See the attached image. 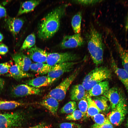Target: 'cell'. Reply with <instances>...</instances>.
Masks as SVG:
<instances>
[{"mask_svg":"<svg viewBox=\"0 0 128 128\" xmlns=\"http://www.w3.org/2000/svg\"><path fill=\"white\" fill-rule=\"evenodd\" d=\"M76 108V103L74 101H70L65 104L61 108L60 112L62 113H71Z\"/></svg>","mask_w":128,"mask_h":128,"instance_id":"obj_29","label":"cell"},{"mask_svg":"<svg viewBox=\"0 0 128 128\" xmlns=\"http://www.w3.org/2000/svg\"><path fill=\"white\" fill-rule=\"evenodd\" d=\"M82 13L79 12L73 17L71 22L73 30L75 34L80 33L82 19Z\"/></svg>","mask_w":128,"mask_h":128,"instance_id":"obj_27","label":"cell"},{"mask_svg":"<svg viewBox=\"0 0 128 128\" xmlns=\"http://www.w3.org/2000/svg\"><path fill=\"white\" fill-rule=\"evenodd\" d=\"M103 95L109 101L112 110L115 108L122 100L125 98L123 90L116 87L110 88Z\"/></svg>","mask_w":128,"mask_h":128,"instance_id":"obj_10","label":"cell"},{"mask_svg":"<svg viewBox=\"0 0 128 128\" xmlns=\"http://www.w3.org/2000/svg\"><path fill=\"white\" fill-rule=\"evenodd\" d=\"M80 100L78 104L79 110L82 112L85 118L87 117V112L88 103L87 99V96Z\"/></svg>","mask_w":128,"mask_h":128,"instance_id":"obj_30","label":"cell"},{"mask_svg":"<svg viewBox=\"0 0 128 128\" xmlns=\"http://www.w3.org/2000/svg\"><path fill=\"white\" fill-rule=\"evenodd\" d=\"M41 2L40 0H31L23 2L20 6L17 15L19 16L32 11Z\"/></svg>","mask_w":128,"mask_h":128,"instance_id":"obj_22","label":"cell"},{"mask_svg":"<svg viewBox=\"0 0 128 128\" xmlns=\"http://www.w3.org/2000/svg\"><path fill=\"white\" fill-rule=\"evenodd\" d=\"M96 105L101 111L107 112L110 107L108 103V99L104 96H95L93 99Z\"/></svg>","mask_w":128,"mask_h":128,"instance_id":"obj_24","label":"cell"},{"mask_svg":"<svg viewBox=\"0 0 128 128\" xmlns=\"http://www.w3.org/2000/svg\"><path fill=\"white\" fill-rule=\"evenodd\" d=\"M5 84V82L4 79L0 77V91L3 88Z\"/></svg>","mask_w":128,"mask_h":128,"instance_id":"obj_41","label":"cell"},{"mask_svg":"<svg viewBox=\"0 0 128 128\" xmlns=\"http://www.w3.org/2000/svg\"><path fill=\"white\" fill-rule=\"evenodd\" d=\"M36 42V37L34 33L28 36L23 42L20 49L21 50L29 49L34 45Z\"/></svg>","mask_w":128,"mask_h":128,"instance_id":"obj_28","label":"cell"},{"mask_svg":"<svg viewBox=\"0 0 128 128\" xmlns=\"http://www.w3.org/2000/svg\"><path fill=\"white\" fill-rule=\"evenodd\" d=\"M6 16L7 13L5 8L0 4V18L5 17Z\"/></svg>","mask_w":128,"mask_h":128,"instance_id":"obj_39","label":"cell"},{"mask_svg":"<svg viewBox=\"0 0 128 128\" xmlns=\"http://www.w3.org/2000/svg\"><path fill=\"white\" fill-rule=\"evenodd\" d=\"M102 1V0H77L73 1L76 4L85 6L93 5Z\"/></svg>","mask_w":128,"mask_h":128,"instance_id":"obj_34","label":"cell"},{"mask_svg":"<svg viewBox=\"0 0 128 128\" xmlns=\"http://www.w3.org/2000/svg\"><path fill=\"white\" fill-rule=\"evenodd\" d=\"M116 49L120 58L124 69L128 73V52L120 44L115 36L113 35Z\"/></svg>","mask_w":128,"mask_h":128,"instance_id":"obj_18","label":"cell"},{"mask_svg":"<svg viewBox=\"0 0 128 128\" xmlns=\"http://www.w3.org/2000/svg\"><path fill=\"white\" fill-rule=\"evenodd\" d=\"M9 73L7 76L13 78L16 80L32 77L33 75L22 70L18 66L14 64L11 67Z\"/></svg>","mask_w":128,"mask_h":128,"instance_id":"obj_20","label":"cell"},{"mask_svg":"<svg viewBox=\"0 0 128 128\" xmlns=\"http://www.w3.org/2000/svg\"><path fill=\"white\" fill-rule=\"evenodd\" d=\"M87 99L88 103L87 117H91L101 112L91 97L87 95Z\"/></svg>","mask_w":128,"mask_h":128,"instance_id":"obj_25","label":"cell"},{"mask_svg":"<svg viewBox=\"0 0 128 128\" xmlns=\"http://www.w3.org/2000/svg\"><path fill=\"white\" fill-rule=\"evenodd\" d=\"M12 58L15 64L23 71L26 72L30 69L32 61L27 55L23 53L18 52L13 55Z\"/></svg>","mask_w":128,"mask_h":128,"instance_id":"obj_13","label":"cell"},{"mask_svg":"<svg viewBox=\"0 0 128 128\" xmlns=\"http://www.w3.org/2000/svg\"><path fill=\"white\" fill-rule=\"evenodd\" d=\"M87 48L94 63L97 66L103 61L104 45L102 35L93 25L86 34Z\"/></svg>","mask_w":128,"mask_h":128,"instance_id":"obj_2","label":"cell"},{"mask_svg":"<svg viewBox=\"0 0 128 128\" xmlns=\"http://www.w3.org/2000/svg\"><path fill=\"white\" fill-rule=\"evenodd\" d=\"M111 71L107 67L101 66L96 67L85 77L82 85L88 92L96 84L112 77Z\"/></svg>","mask_w":128,"mask_h":128,"instance_id":"obj_3","label":"cell"},{"mask_svg":"<svg viewBox=\"0 0 128 128\" xmlns=\"http://www.w3.org/2000/svg\"><path fill=\"white\" fill-rule=\"evenodd\" d=\"M25 116L21 112L0 113V128H18L23 123Z\"/></svg>","mask_w":128,"mask_h":128,"instance_id":"obj_5","label":"cell"},{"mask_svg":"<svg viewBox=\"0 0 128 128\" xmlns=\"http://www.w3.org/2000/svg\"><path fill=\"white\" fill-rule=\"evenodd\" d=\"M68 5H64L55 8L43 17L39 25L37 36L40 39H49L59 29L60 21L64 15Z\"/></svg>","mask_w":128,"mask_h":128,"instance_id":"obj_1","label":"cell"},{"mask_svg":"<svg viewBox=\"0 0 128 128\" xmlns=\"http://www.w3.org/2000/svg\"><path fill=\"white\" fill-rule=\"evenodd\" d=\"M87 94L86 90L82 84L73 85L70 90V98L72 101L80 100Z\"/></svg>","mask_w":128,"mask_h":128,"instance_id":"obj_19","label":"cell"},{"mask_svg":"<svg viewBox=\"0 0 128 128\" xmlns=\"http://www.w3.org/2000/svg\"><path fill=\"white\" fill-rule=\"evenodd\" d=\"M125 31L127 32L128 31V12L126 17L125 23Z\"/></svg>","mask_w":128,"mask_h":128,"instance_id":"obj_40","label":"cell"},{"mask_svg":"<svg viewBox=\"0 0 128 128\" xmlns=\"http://www.w3.org/2000/svg\"><path fill=\"white\" fill-rule=\"evenodd\" d=\"M48 53L36 46L29 49L27 52L28 56L35 63L46 62Z\"/></svg>","mask_w":128,"mask_h":128,"instance_id":"obj_12","label":"cell"},{"mask_svg":"<svg viewBox=\"0 0 128 128\" xmlns=\"http://www.w3.org/2000/svg\"><path fill=\"white\" fill-rule=\"evenodd\" d=\"M6 27L14 37L19 33L24 23L20 18L9 17L5 21Z\"/></svg>","mask_w":128,"mask_h":128,"instance_id":"obj_14","label":"cell"},{"mask_svg":"<svg viewBox=\"0 0 128 128\" xmlns=\"http://www.w3.org/2000/svg\"><path fill=\"white\" fill-rule=\"evenodd\" d=\"M81 62H69L56 64L52 67L47 76L51 78L57 79L65 73L71 71L76 64Z\"/></svg>","mask_w":128,"mask_h":128,"instance_id":"obj_8","label":"cell"},{"mask_svg":"<svg viewBox=\"0 0 128 128\" xmlns=\"http://www.w3.org/2000/svg\"><path fill=\"white\" fill-rule=\"evenodd\" d=\"M110 88L108 81L105 80L95 85L87 93L91 97L99 96L103 95Z\"/></svg>","mask_w":128,"mask_h":128,"instance_id":"obj_17","label":"cell"},{"mask_svg":"<svg viewBox=\"0 0 128 128\" xmlns=\"http://www.w3.org/2000/svg\"><path fill=\"white\" fill-rule=\"evenodd\" d=\"M4 39V37L3 34L0 32V42L2 41Z\"/></svg>","mask_w":128,"mask_h":128,"instance_id":"obj_42","label":"cell"},{"mask_svg":"<svg viewBox=\"0 0 128 128\" xmlns=\"http://www.w3.org/2000/svg\"><path fill=\"white\" fill-rule=\"evenodd\" d=\"M78 58L77 55L71 52L49 53H48L46 63L52 67L61 63L74 61Z\"/></svg>","mask_w":128,"mask_h":128,"instance_id":"obj_7","label":"cell"},{"mask_svg":"<svg viewBox=\"0 0 128 128\" xmlns=\"http://www.w3.org/2000/svg\"><path fill=\"white\" fill-rule=\"evenodd\" d=\"M52 67L46 63H35L31 64L30 69L38 74L43 75L48 74L50 71Z\"/></svg>","mask_w":128,"mask_h":128,"instance_id":"obj_23","label":"cell"},{"mask_svg":"<svg viewBox=\"0 0 128 128\" xmlns=\"http://www.w3.org/2000/svg\"><path fill=\"white\" fill-rule=\"evenodd\" d=\"M11 61L0 63V75H2L8 73L12 65Z\"/></svg>","mask_w":128,"mask_h":128,"instance_id":"obj_33","label":"cell"},{"mask_svg":"<svg viewBox=\"0 0 128 128\" xmlns=\"http://www.w3.org/2000/svg\"><path fill=\"white\" fill-rule=\"evenodd\" d=\"M80 68L77 69L71 74L64 79L54 88L51 90L45 98L52 97L60 101L65 98L70 86L78 74Z\"/></svg>","mask_w":128,"mask_h":128,"instance_id":"obj_4","label":"cell"},{"mask_svg":"<svg viewBox=\"0 0 128 128\" xmlns=\"http://www.w3.org/2000/svg\"><path fill=\"white\" fill-rule=\"evenodd\" d=\"M110 64L113 70L123 84L128 93V73L124 69L119 67L112 54Z\"/></svg>","mask_w":128,"mask_h":128,"instance_id":"obj_15","label":"cell"},{"mask_svg":"<svg viewBox=\"0 0 128 128\" xmlns=\"http://www.w3.org/2000/svg\"><path fill=\"white\" fill-rule=\"evenodd\" d=\"M91 117L95 124L99 125H101L105 123L107 118H106L103 114L100 113Z\"/></svg>","mask_w":128,"mask_h":128,"instance_id":"obj_32","label":"cell"},{"mask_svg":"<svg viewBox=\"0 0 128 128\" xmlns=\"http://www.w3.org/2000/svg\"><path fill=\"white\" fill-rule=\"evenodd\" d=\"M12 94L17 97L32 95H40L42 90L25 84H21L14 87L11 90Z\"/></svg>","mask_w":128,"mask_h":128,"instance_id":"obj_9","label":"cell"},{"mask_svg":"<svg viewBox=\"0 0 128 128\" xmlns=\"http://www.w3.org/2000/svg\"><path fill=\"white\" fill-rule=\"evenodd\" d=\"M85 41L80 33L71 35H66L63 38L60 44L62 49L76 48L83 45Z\"/></svg>","mask_w":128,"mask_h":128,"instance_id":"obj_11","label":"cell"},{"mask_svg":"<svg viewBox=\"0 0 128 128\" xmlns=\"http://www.w3.org/2000/svg\"><path fill=\"white\" fill-rule=\"evenodd\" d=\"M8 51V47L5 44L1 43L0 44V54L4 55L6 54Z\"/></svg>","mask_w":128,"mask_h":128,"instance_id":"obj_37","label":"cell"},{"mask_svg":"<svg viewBox=\"0 0 128 128\" xmlns=\"http://www.w3.org/2000/svg\"><path fill=\"white\" fill-rule=\"evenodd\" d=\"M84 117L82 112L79 110H75L73 112L68 115L66 119L68 120H77Z\"/></svg>","mask_w":128,"mask_h":128,"instance_id":"obj_31","label":"cell"},{"mask_svg":"<svg viewBox=\"0 0 128 128\" xmlns=\"http://www.w3.org/2000/svg\"><path fill=\"white\" fill-rule=\"evenodd\" d=\"M49 126L45 123H43L38 124L35 126L28 128L19 127L18 128H50Z\"/></svg>","mask_w":128,"mask_h":128,"instance_id":"obj_38","label":"cell"},{"mask_svg":"<svg viewBox=\"0 0 128 128\" xmlns=\"http://www.w3.org/2000/svg\"><path fill=\"white\" fill-rule=\"evenodd\" d=\"M125 128H128V118L127 119L125 125Z\"/></svg>","mask_w":128,"mask_h":128,"instance_id":"obj_43","label":"cell"},{"mask_svg":"<svg viewBox=\"0 0 128 128\" xmlns=\"http://www.w3.org/2000/svg\"><path fill=\"white\" fill-rule=\"evenodd\" d=\"M24 105L23 103L16 101L0 100V110H12Z\"/></svg>","mask_w":128,"mask_h":128,"instance_id":"obj_26","label":"cell"},{"mask_svg":"<svg viewBox=\"0 0 128 128\" xmlns=\"http://www.w3.org/2000/svg\"><path fill=\"white\" fill-rule=\"evenodd\" d=\"M40 104L53 114H56L59 105V101L56 99L50 97L46 98L40 102Z\"/></svg>","mask_w":128,"mask_h":128,"instance_id":"obj_21","label":"cell"},{"mask_svg":"<svg viewBox=\"0 0 128 128\" xmlns=\"http://www.w3.org/2000/svg\"><path fill=\"white\" fill-rule=\"evenodd\" d=\"M60 128H81L79 124L74 123H63L59 125Z\"/></svg>","mask_w":128,"mask_h":128,"instance_id":"obj_36","label":"cell"},{"mask_svg":"<svg viewBox=\"0 0 128 128\" xmlns=\"http://www.w3.org/2000/svg\"><path fill=\"white\" fill-rule=\"evenodd\" d=\"M56 79L51 78L47 76H40L26 82V84L36 88L49 86L53 83Z\"/></svg>","mask_w":128,"mask_h":128,"instance_id":"obj_16","label":"cell"},{"mask_svg":"<svg viewBox=\"0 0 128 128\" xmlns=\"http://www.w3.org/2000/svg\"><path fill=\"white\" fill-rule=\"evenodd\" d=\"M91 128H113V127L107 117L106 120L104 124L99 125L95 123L91 126Z\"/></svg>","mask_w":128,"mask_h":128,"instance_id":"obj_35","label":"cell"},{"mask_svg":"<svg viewBox=\"0 0 128 128\" xmlns=\"http://www.w3.org/2000/svg\"><path fill=\"white\" fill-rule=\"evenodd\" d=\"M128 112L126 100L125 98L122 100L115 108L108 114V118L113 124L118 126L123 122Z\"/></svg>","mask_w":128,"mask_h":128,"instance_id":"obj_6","label":"cell"}]
</instances>
